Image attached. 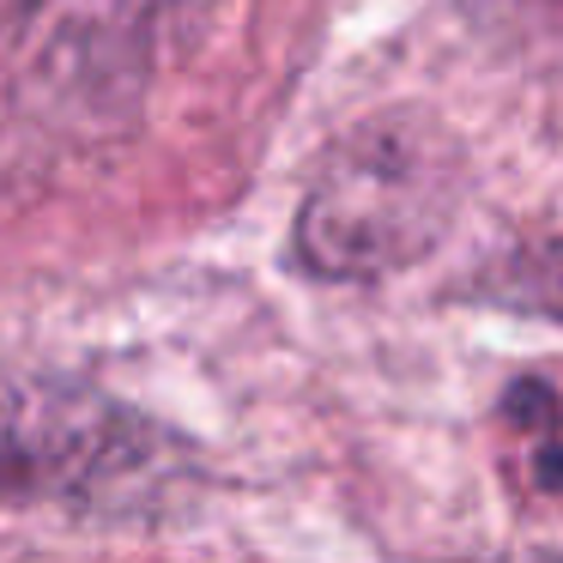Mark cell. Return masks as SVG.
Wrapping results in <instances>:
<instances>
[{
    "mask_svg": "<svg viewBox=\"0 0 563 563\" xmlns=\"http://www.w3.org/2000/svg\"><path fill=\"white\" fill-rule=\"evenodd\" d=\"M461 158L418 115H382L328 152L297 212V261L321 279H382L449 231Z\"/></svg>",
    "mask_w": 563,
    "mask_h": 563,
    "instance_id": "cell-1",
    "label": "cell"
},
{
    "mask_svg": "<svg viewBox=\"0 0 563 563\" xmlns=\"http://www.w3.org/2000/svg\"><path fill=\"white\" fill-rule=\"evenodd\" d=\"M164 442L91 388L31 382L0 394V503H122L158 473Z\"/></svg>",
    "mask_w": 563,
    "mask_h": 563,
    "instance_id": "cell-2",
    "label": "cell"
},
{
    "mask_svg": "<svg viewBox=\"0 0 563 563\" xmlns=\"http://www.w3.org/2000/svg\"><path fill=\"white\" fill-rule=\"evenodd\" d=\"M509 418H521L527 442H533V449H527V478H533L539 497H551V490H558V394H551V382L545 376L515 382Z\"/></svg>",
    "mask_w": 563,
    "mask_h": 563,
    "instance_id": "cell-3",
    "label": "cell"
}]
</instances>
